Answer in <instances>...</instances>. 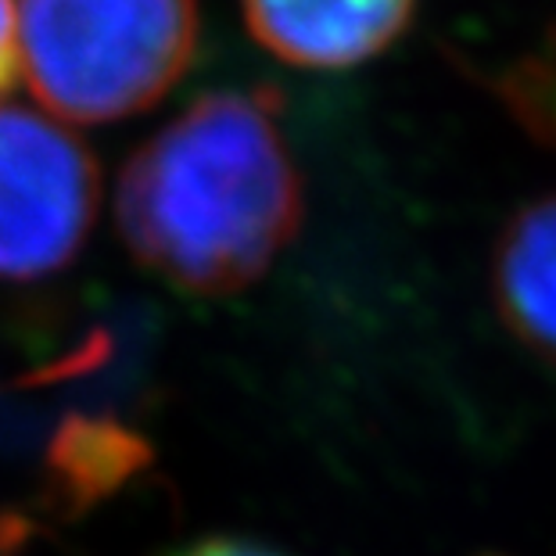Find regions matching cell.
Segmentation results:
<instances>
[{
    "instance_id": "cell-1",
    "label": "cell",
    "mask_w": 556,
    "mask_h": 556,
    "mask_svg": "<svg viewBox=\"0 0 556 556\" xmlns=\"http://www.w3.org/2000/svg\"><path fill=\"white\" fill-rule=\"evenodd\" d=\"M115 219L151 274L191 294H230L299 233L302 180L263 104L223 90L126 162Z\"/></svg>"
},
{
    "instance_id": "cell-2",
    "label": "cell",
    "mask_w": 556,
    "mask_h": 556,
    "mask_svg": "<svg viewBox=\"0 0 556 556\" xmlns=\"http://www.w3.org/2000/svg\"><path fill=\"white\" fill-rule=\"evenodd\" d=\"M198 0H22L18 58L33 98L68 123L151 109L187 73Z\"/></svg>"
},
{
    "instance_id": "cell-3",
    "label": "cell",
    "mask_w": 556,
    "mask_h": 556,
    "mask_svg": "<svg viewBox=\"0 0 556 556\" xmlns=\"http://www.w3.org/2000/svg\"><path fill=\"white\" fill-rule=\"evenodd\" d=\"M83 140L29 109H0V277L37 280L79 252L98 216Z\"/></svg>"
},
{
    "instance_id": "cell-4",
    "label": "cell",
    "mask_w": 556,
    "mask_h": 556,
    "mask_svg": "<svg viewBox=\"0 0 556 556\" xmlns=\"http://www.w3.org/2000/svg\"><path fill=\"white\" fill-rule=\"evenodd\" d=\"M417 0H241L252 37L299 68H349L381 54Z\"/></svg>"
},
{
    "instance_id": "cell-5",
    "label": "cell",
    "mask_w": 556,
    "mask_h": 556,
    "mask_svg": "<svg viewBox=\"0 0 556 556\" xmlns=\"http://www.w3.org/2000/svg\"><path fill=\"white\" fill-rule=\"evenodd\" d=\"M492 294L510 334L556 366V194L506 223L492 255Z\"/></svg>"
},
{
    "instance_id": "cell-6",
    "label": "cell",
    "mask_w": 556,
    "mask_h": 556,
    "mask_svg": "<svg viewBox=\"0 0 556 556\" xmlns=\"http://www.w3.org/2000/svg\"><path fill=\"white\" fill-rule=\"evenodd\" d=\"M148 459L144 442L119 428V424L104 420H73L65 424L54 438L51 467L58 484L68 492L73 503H90L109 495L123 478Z\"/></svg>"
},
{
    "instance_id": "cell-7",
    "label": "cell",
    "mask_w": 556,
    "mask_h": 556,
    "mask_svg": "<svg viewBox=\"0 0 556 556\" xmlns=\"http://www.w3.org/2000/svg\"><path fill=\"white\" fill-rule=\"evenodd\" d=\"M506 101L517 119L546 144H556V65H525L506 79Z\"/></svg>"
},
{
    "instance_id": "cell-8",
    "label": "cell",
    "mask_w": 556,
    "mask_h": 556,
    "mask_svg": "<svg viewBox=\"0 0 556 556\" xmlns=\"http://www.w3.org/2000/svg\"><path fill=\"white\" fill-rule=\"evenodd\" d=\"M22 73V58H18V18L11 0H0V98L15 87V79Z\"/></svg>"
},
{
    "instance_id": "cell-9",
    "label": "cell",
    "mask_w": 556,
    "mask_h": 556,
    "mask_svg": "<svg viewBox=\"0 0 556 556\" xmlns=\"http://www.w3.org/2000/svg\"><path fill=\"white\" fill-rule=\"evenodd\" d=\"M165 556H288L266 542H255V539H233V535H212V539H201L191 542V546H180Z\"/></svg>"
}]
</instances>
